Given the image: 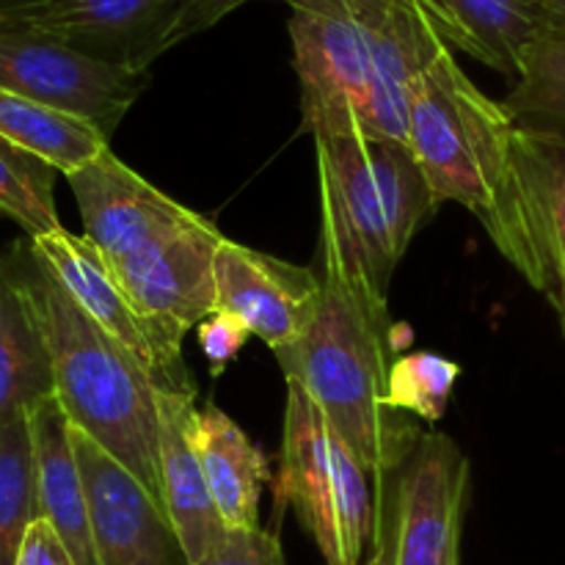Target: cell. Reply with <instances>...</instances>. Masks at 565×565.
I'll use <instances>...</instances> for the list:
<instances>
[{
	"mask_svg": "<svg viewBox=\"0 0 565 565\" xmlns=\"http://www.w3.org/2000/svg\"><path fill=\"white\" fill-rule=\"evenodd\" d=\"M351 6L373 72V136L406 141L412 86L450 44L419 0H351Z\"/></svg>",
	"mask_w": 565,
	"mask_h": 565,
	"instance_id": "9a60e30c",
	"label": "cell"
},
{
	"mask_svg": "<svg viewBox=\"0 0 565 565\" xmlns=\"http://www.w3.org/2000/svg\"><path fill=\"white\" fill-rule=\"evenodd\" d=\"M246 3H252V0H177L169 33L163 39V53L185 42V39L207 31ZM285 3H292V0H285Z\"/></svg>",
	"mask_w": 565,
	"mask_h": 565,
	"instance_id": "f1b7e54d",
	"label": "cell"
},
{
	"mask_svg": "<svg viewBox=\"0 0 565 565\" xmlns=\"http://www.w3.org/2000/svg\"><path fill=\"white\" fill-rule=\"evenodd\" d=\"M516 119L491 99L447 47L408 94L406 143L434 196L467 207L497 252L535 285L516 177Z\"/></svg>",
	"mask_w": 565,
	"mask_h": 565,
	"instance_id": "7a4b0ae2",
	"label": "cell"
},
{
	"mask_svg": "<svg viewBox=\"0 0 565 565\" xmlns=\"http://www.w3.org/2000/svg\"><path fill=\"white\" fill-rule=\"evenodd\" d=\"M99 565H191L154 497L92 436L72 428Z\"/></svg>",
	"mask_w": 565,
	"mask_h": 565,
	"instance_id": "8fae6325",
	"label": "cell"
},
{
	"mask_svg": "<svg viewBox=\"0 0 565 565\" xmlns=\"http://www.w3.org/2000/svg\"><path fill=\"white\" fill-rule=\"evenodd\" d=\"M373 555L367 561H362L359 565H395L392 563V544H390V535H386L384 522L375 516V533H373Z\"/></svg>",
	"mask_w": 565,
	"mask_h": 565,
	"instance_id": "4dcf8cb0",
	"label": "cell"
},
{
	"mask_svg": "<svg viewBox=\"0 0 565 565\" xmlns=\"http://www.w3.org/2000/svg\"><path fill=\"white\" fill-rule=\"evenodd\" d=\"M196 337L199 348H202L204 359L210 364V373L221 375L235 362L237 353L243 351V345L252 337V331H248V326L237 315L213 312L196 326Z\"/></svg>",
	"mask_w": 565,
	"mask_h": 565,
	"instance_id": "83f0119b",
	"label": "cell"
},
{
	"mask_svg": "<svg viewBox=\"0 0 565 565\" xmlns=\"http://www.w3.org/2000/svg\"><path fill=\"white\" fill-rule=\"evenodd\" d=\"M36 458L39 516L50 522L77 565H99L88 519L86 486L72 447V425L64 408L47 395L28 412Z\"/></svg>",
	"mask_w": 565,
	"mask_h": 565,
	"instance_id": "ac0fdd59",
	"label": "cell"
},
{
	"mask_svg": "<svg viewBox=\"0 0 565 565\" xmlns=\"http://www.w3.org/2000/svg\"><path fill=\"white\" fill-rule=\"evenodd\" d=\"M419 6L450 47L513 81L527 44L550 22L539 0H419Z\"/></svg>",
	"mask_w": 565,
	"mask_h": 565,
	"instance_id": "ffe728a7",
	"label": "cell"
},
{
	"mask_svg": "<svg viewBox=\"0 0 565 565\" xmlns=\"http://www.w3.org/2000/svg\"><path fill=\"white\" fill-rule=\"evenodd\" d=\"M31 254L64 287L66 296L119 345H125L152 375L154 386L174 395L196 397V384L182 359V345L143 318L97 248L83 235L58 230L28 241Z\"/></svg>",
	"mask_w": 565,
	"mask_h": 565,
	"instance_id": "9c48e42d",
	"label": "cell"
},
{
	"mask_svg": "<svg viewBox=\"0 0 565 565\" xmlns=\"http://www.w3.org/2000/svg\"><path fill=\"white\" fill-rule=\"evenodd\" d=\"M39 519L31 419L0 428V565H17L22 539Z\"/></svg>",
	"mask_w": 565,
	"mask_h": 565,
	"instance_id": "cb8c5ba5",
	"label": "cell"
},
{
	"mask_svg": "<svg viewBox=\"0 0 565 565\" xmlns=\"http://www.w3.org/2000/svg\"><path fill=\"white\" fill-rule=\"evenodd\" d=\"M17 565H77L72 561L70 550L64 541L58 539L50 522L42 516L28 527L25 539H22L20 555H17Z\"/></svg>",
	"mask_w": 565,
	"mask_h": 565,
	"instance_id": "f546056e",
	"label": "cell"
},
{
	"mask_svg": "<svg viewBox=\"0 0 565 565\" xmlns=\"http://www.w3.org/2000/svg\"><path fill=\"white\" fill-rule=\"evenodd\" d=\"M174 6L177 0H0V22L149 72L163 55Z\"/></svg>",
	"mask_w": 565,
	"mask_h": 565,
	"instance_id": "7c38bea8",
	"label": "cell"
},
{
	"mask_svg": "<svg viewBox=\"0 0 565 565\" xmlns=\"http://www.w3.org/2000/svg\"><path fill=\"white\" fill-rule=\"evenodd\" d=\"M196 397L158 390V478L160 502L185 550L188 563L196 565L226 533L202 461L191 441V414Z\"/></svg>",
	"mask_w": 565,
	"mask_h": 565,
	"instance_id": "2e32d148",
	"label": "cell"
},
{
	"mask_svg": "<svg viewBox=\"0 0 565 565\" xmlns=\"http://www.w3.org/2000/svg\"><path fill=\"white\" fill-rule=\"evenodd\" d=\"M64 177L81 210L83 237L108 265L132 257L193 215L116 158L110 147Z\"/></svg>",
	"mask_w": 565,
	"mask_h": 565,
	"instance_id": "5bb4252c",
	"label": "cell"
},
{
	"mask_svg": "<svg viewBox=\"0 0 565 565\" xmlns=\"http://www.w3.org/2000/svg\"><path fill=\"white\" fill-rule=\"evenodd\" d=\"M11 254L47 345L53 395L70 425L92 436L160 497L158 386L152 375L66 296L28 243Z\"/></svg>",
	"mask_w": 565,
	"mask_h": 565,
	"instance_id": "3957f363",
	"label": "cell"
},
{
	"mask_svg": "<svg viewBox=\"0 0 565 565\" xmlns=\"http://www.w3.org/2000/svg\"><path fill=\"white\" fill-rule=\"evenodd\" d=\"M320 274L226 237L215 257V312L237 315L279 356L312 326Z\"/></svg>",
	"mask_w": 565,
	"mask_h": 565,
	"instance_id": "4fadbf2b",
	"label": "cell"
},
{
	"mask_svg": "<svg viewBox=\"0 0 565 565\" xmlns=\"http://www.w3.org/2000/svg\"><path fill=\"white\" fill-rule=\"evenodd\" d=\"M318 274V315L307 334L276 359L367 472L384 478L403 467L423 436L390 406L395 326L386 296L331 263H320Z\"/></svg>",
	"mask_w": 565,
	"mask_h": 565,
	"instance_id": "6da1fadb",
	"label": "cell"
},
{
	"mask_svg": "<svg viewBox=\"0 0 565 565\" xmlns=\"http://www.w3.org/2000/svg\"><path fill=\"white\" fill-rule=\"evenodd\" d=\"M147 81L143 70L110 64L58 39L0 22V88L92 121L108 138Z\"/></svg>",
	"mask_w": 565,
	"mask_h": 565,
	"instance_id": "52a82bcc",
	"label": "cell"
},
{
	"mask_svg": "<svg viewBox=\"0 0 565 565\" xmlns=\"http://www.w3.org/2000/svg\"><path fill=\"white\" fill-rule=\"evenodd\" d=\"M53 395L47 345L14 254L0 257V428Z\"/></svg>",
	"mask_w": 565,
	"mask_h": 565,
	"instance_id": "44dd1931",
	"label": "cell"
},
{
	"mask_svg": "<svg viewBox=\"0 0 565 565\" xmlns=\"http://www.w3.org/2000/svg\"><path fill=\"white\" fill-rule=\"evenodd\" d=\"M555 312H557V318H561V326H563V334H565V298H563V301H561V307H557V309H555Z\"/></svg>",
	"mask_w": 565,
	"mask_h": 565,
	"instance_id": "d6a6232c",
	"label": "cell"
},
{
	"mask_svg": "<svg viewBox=\"0 0 565 565\" xmlns=\"http://www.w3.org/2000/svg\"><path fill=\"white\" fill-rule=\"evenodd\" d=\"M381 513L395 565H458L472 463L445 434L419 436Z\"/></svg>",
	"mask_w": 565,
	"mask_h": 565,
	"instance_id": "ba28073f",
	"label": "cell"
},
{
	"mask_svg": "<svg viewBox=\"0 0 565 565\" xmlns=\"http://www.w3.org/2000/svg\"><path fill=\"white\" fill-rule=\"evenodd\" d=\"M519 127L565 136V25L550 22L527 44L513 81L502 99Z\"/></svg>",
	"mask_w": 565,
	"mask_h": 565,
	"instance_id": "603a6c76",
	"label": "cell"
},
{
	"mask_svg": "<svg viewBox=\"0 0 565 565\" xmlns=\"http://www.w3.org/2000/svg\"><path fill=\"white\" fill-rule=\"evenodd\" d=\"M458 379L461 367L439 353H406L392 364L390 406L401 414H414L425 423H439Z\"/></svg>",
	"mask_w": 565,
	"mask_h": 565,
	"instance_id": "484cf974",
	"label": "cell"
},
{
	"mask_svg": "<svg viewBox=\"0 0 565 565\" xmlns=\"http://www.w3.org/2000/svg\"><path fill=\"white\" fill-rule=\"evenodd\" d=\"M196 565H287L274 530H226Z\"/></svg>",
	"mask_w": 565,
	"mask_h": 565,
	"instance_id": "4316f807",
	"label": "cell"
},
{
	"mask_svg": "<svg viewBox=\"0 0 565 565\" xmlns=\"http://www.w3.org/2000/svg\"><path fill=\"white\" fill-rule=\"evenodd\" d=\"M541 6H544L546 11H550V17L555 22H561V25H565V0H539Z\"/></svg>",
	"mask_w": 565,
	"mask_h": 565,
	"instance_id": "1f68e13d",
	"label": "cell"
},
{
	"mask_svg": "<svg viewBox=\"0 0 565 565\" xmlns=\"http://www.w3.org/2000/svg\"><path fill=\"white\" fill-rule=\"evenodd\" d=\"M224 232L193 213L119 265H108L132 307L174 342L215 312V257Z\"/></svg>",
	"mask_w": 565,
	"mask_h": 565,
	"instance_id": "30bf717a",
	"label": "cell"
},
{
	"mask_svg": "<svg viewBox=\"0 0 565 565\" xmlns=\"http://www.w3.org/2000/svg\"><path fill=\"white\" fill-rule=\"evenodd\" d=\"M301 116L312 136H373V72L351 0L287 3Z\"/></svg>",
	"mask_w": 565,
	"mask_h": 565,
	"instance_id": "8992f818",
	"label": "cell"
},
{
	"mask_svg": "<svg viewBox=\"0 0 565 565\" xmlns=\"http://www.w3.org/2000/svg\"><path fill=\"white\" fill-rule=\"evenodd\" d=\"M191 441L202 461L215 511L226 530L259 527V494L270 480L265 452L213 403L193 408Z\"/></svg>",
	"mask_w": 565,
	"mask_h": 565,
	"instance_id": "d6986e66",
	"label": "cell"
},
{
	"mask_svg": "<svg viewBox=\"0 0 565 565\" xmlns=\"http://www.w3.org/2000/svg\"><path fill=\"white\" fill-rule=\"evenodd\" d=\"M370 472L312 397L287 381L276 505L298 513L326 565H359L375 533Z\"/></svg>",
	"mask_w": 565,
	"mask_h": 565,
	"instance_id": "5b68a950",
	"label": "cell"
},
{
	"mask_svg": "<svg viewBox=\"0 0 565 565\" xmlns=\"http://www.w3.org/2000/svg\"><path fill=\"white\" fill-rule=\"evenodd\" d=\"M320 185L318 263L390 296L397 263L441 207L412 147L395 138L315 136Z\"/></svg>",
	"mask_w": 565,
	"mask_h": 565,
	"instance_id": "277c9868",
	"label": "cell"
},
{
	"mask_svg": "<svg viewBox=\"0 0 565 565\" xmlns=\"http://www.w3.org/2000/svg\"><path fill=\"white\" fill-rule=\"evenodd\" d=\"M0 138L42 158L58 174L81 169L110 147V138L92 121L6 88H0Z\"/></svg>",
	"mask_w": 565,
	"mask_h": 565,
	"instance_id": "7402d4cb",
	"label": "cell"
},
{
	"mask_svg": "<svg viewBox=\"0 0 565 565\" xmlns=\"http://www.w3.org/2000/svg\"><path fill=\"white\" fill-rule=\"evenodd\" d=\"M55 174L42 158L0 138V215L14 221L28 241L64 230L55 210Z\"/></svg>",
	"mask_w": 565,
	"mask_h": 565,
	"instance_id": "d4e9b609",
	"label": "cell"
},
{
	"mask_svg": "<svg viewBox=\"0 0 565 565\" xmlns=\"http://www.w3.org/2000/svg\"><path fill=\"white\" fill-rule=\"evenodd\" d=\"M513 158L535 263L533 290L557 309L565 298V136L519 127Z\"/></svg>",
	"mask_w": 565,
	"mask_h": 565,
	"instance_id": "e0dca14e",
	"label": "cell"
}]
</instances>
